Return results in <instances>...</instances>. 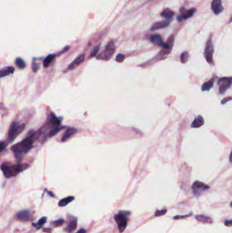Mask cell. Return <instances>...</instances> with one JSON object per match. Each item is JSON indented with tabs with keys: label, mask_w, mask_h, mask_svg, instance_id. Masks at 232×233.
<instances>
[{
	"label": "cell",
	"mask_w": 232,
	"mask_h": 233,
	"mask_svg": "<svg viewBox=\"0 0 232 233\" xmlns=\"http://www.w3.org/2000/svg\"><path fill=\"white\" fill-rule=\"evenodd\" d=\"M37 138V133L31 134L25 139L13 145L11 147V150L15 153V157L18 161H20L24 155L28 153L33 147V141Z\"/></svg>",
	"instance_id": "6da1fadb"
},
{
	"label": "cell",
	"mask_w": 232,
	"mask_h": 233,
	"mask_svg": "<svg viewBox=\"0 0 232 233\" xmlns=\"http://www.w3.org/2000/svg\"><path fill=\"white\" fill-rule=\"evenodd\" d=\"M29 167L27 164H13L10 162H4L2 164L1 169L6 178H11L16 176Z\"/></svg>",
	"instance_id": "7a4b0ae2"
},
{
	"label": "cell",
	"mask_w": 232,
	"mask_h": 233,
	"mask_svg": "<svg viewBox=\"0 0 232 233\" xmlns=\"http://www.w3.org/2000/svg\"><path fill=\"white\" fill-rule=\"evenodd\" d=\"M131 214L130 211H121L118 212V214L115 215L114 219L117 222L119 232L121 233L123 232L127 227L128 222V215Z\"/></svg>",
	"instance_id": "3957f363"
},
{
	"label": "cell",
	"mask_w": 232,
	"mask_h": 233,
	"mask_svg": "<svg viewBox=\"0 0 232 233\" xmlns=\"http://www.w3.org/2000/svg\"><path fill=\"white\" fill-rule=\"evenodd\" d=\"M25 124H19L16 121H14L10 127L8 139L9 142H12L25 129Z\"/></svg>",
	"instance_id": "277c9868"
},
{
	"label": "cell",
	"mask_w": 232,
	"mask_h": 233,
	"mask_svg": "<svg viewBox=\"0 0 232 233\" xmlns=\"http://www.w3.org/2000/svg\"><path fill=\"white\" fill-rule=\"evenodd\" d=\"M214 50V46L212 42V34H211L207 40L205 47V51H204V56H205L206 61L209 63H213Z\"/></svg>",
	"instance_id": "5b68a950"
},
{
	"label": "cell",
	"mask_w": 232,
	"mask_h": 233,
	"mask_svg": "<svg viewBox=\"0 0 232 233\" xmlns=\"http://www.w3.org/2000/svg\"><path fill=\"white\" fill-rule=\"evenodd\" d=\"M114 50H115V47H114V43L112 42H110V43L108 44V45L106 46V47H105V49L104 51L101 52L100 55L97 57V58L98 59L108 61L111 58L112 55H113Z\"/></svg>",
	"instance_id": "8992f818"
},
{
	"label": "cell",
	"mask_w": 232,
	"mask_h": 233,
	"mask_svg": "<svg viewBox=\"0 0 232 233\" xmlns=\"http://www.w3.org/2000/svg\"><path fill=\"white\" fill-rule=\"evenodd\" d=\"M218 85L219 86V92L223 94L232 85L231 77H223L218 80Z\"/></svg>",
	"instance_id": "52a82bcc"
},
{
	"label": "cell",
	"mask_w": 232,
	"mask_h": 233,
	"mask_svg": "<svg viewBox=\"0 0 232 233\" xmlns=\"http://www.w3.org/2000/svg\"><path fill=\"white\" fill-rule=\"evenodd\" d=\"M209 188L210 187L208 186V185H207L205 183H202V182L197 181L194 182V183L192 185L193 192L195 196H198L201 194L202 192L208 190Z\"/></svg>",
	"instance_id": "ba28073f"
},
{
	"label": "cell",
	"mask_w": 232,
	"mask_h": 233,
	"mask_svg": "<svg viewBox=\"0 0 232 233\" xmlns=\"http://www.w3.org/2000/svg\"><path fill=\"white\" fill-rule=\"evenodd\" d=\"M180 15L177 17V20L179 22L182 21L183 20L189 19L191 17H192L193 15L195 14L196 12V9L195 8H191L190 10H186L185 8H181L180 10Z\"/></svg>",
	"instance_id": "9c48e42d"
},
{
	"label": "cell",
	"mask_w": 232,
	"mask_h": 233,
	"mask_svg": "<svg viewBox=\"0 0 232 233\" xmlns=\"http://www.w3.org/2000/svg\"><path fill=\"white\" fill-rule=\"evenodd\" d=\"M174 35H172L170 36L169 39L168 40V42L164 44V45L162 46V50L161 53L163 55H167L171 51L172 49V47L174 45Z\"/></svg>",
	"instance_id": "30bf717a"
},
{
	"label": "cell",
	"mask_w": 232,
	"mask_h": 233,
	"mask_svg": "<svg viewBox=\"0 0 232 233\" xmlns=\"http://www.w3.org/2000/svg\"><path fill=\"white\" fill-rule=\"evenodd\" d=\"M211 8L215 15H219L224 11V8L222 6V0H213L211 3Z\"/></svg>",
	"instance_id": "8fae6325"
},
{
	"label": "cell",
	"mask_w": 232,
	"mask_h": 233,
	"mask_svg": "<svg viewBox=\"0 0 232 233\" xmlns=\"http://www.w3.org/2000/svg\"><path fill=\"white\" fill-rule=\"evenodd\" d=\"M170 21H171V19L170 20H165V21H159V22H157L154 23L151 27V29L152 31H154V30H157L160 29H164L167 28L170 24Z\"/></svg>",
	"instance_id": "7c38bea8"
},
{
	"label": "cell",
	"mask_w": 232,
	"mask_h": 233,
	"mask_svg": "<svg viewBox=\"0 0 232 233\" xmlns=\"http://www.w3.org/2000/svg\"><path fill=\"white\" fill-rule=\"evenodd\" d=\"M29 218H30V213H29V211L27 210V209L20 211L16 214V218L18 219L19 221H21V222L28 221L29 219Z\"/></svg>",
	"instance_id": "4fadbf2b"
},
{
	"label": "cell",
	"mask_w": 232,
	"mask_h": 233,
	"mask_svg": "<svg viewBox=\"0 0 232 233\" xmlns=\"http://www.w3.org/2000/svg\"><path fill=\"white\" fill-rule=\"evenodd\" d=\"M150 40H151V42L153 44H154L155 45L159 46H163L165 44L164 42H163L162 37L159 34L152 35L151 37H150Z\"/></svg>",
	"instance_id": "5bb4252c"
},
{
	"label": "cell",
	"mask_w": 232,
	"mask_h": 233,
	"mask_svg": "<svg viewBox=\"0 0 232 233\" xmlns=\"http://www.w3.org/2000/svg\"><path fill=\"white\" fill-rule=\"evenodd\" d=\"M84 59V54H81L79 56H78L77 58L75 59L72 62H71L69 66H68V69L71 70L74 69L75 67H77L78 66H79L80 64L83 62Z\"/></svg>",
	"instance_id": "9a60e30c"
},
{
	"label": "cell",
	"mask_w": 232,
	"mask_h": 233,
	"mask_svg": "<svg viewBox=\"0 0 232 233\" xmlns=\"http://www.w3.org/2000/svg\"><path fill=\"white\" fill-rule=\"evenodd\" d=\"M76 132H77V130L76 129V128H74V127L67 128V130L66 131V132H65L64 134L63 135L62 138H61V140H62L63 142L66 141L67 140L69 139V138H70L71 136H73L76 133Z\"/></svg>",
	"instance_id": "2e32d148"
},
{
	"label": "cell",
	"mask_w": 232,
	"mask_h": 233,
	"mask_svg": "<svg viewBox=\"0 0 232 233\" xmlns=\"http://www.w3.org/2000/svg\"><path fill=\"white\" fill-rule=\"evenodd\" d=\"M174 15H175V12L172 11V10H170V8L164 9L163 10V11L161 13V16H162V17H164L168 20L172 19Z\"/></svg>",
	"instance_id": "e0dca14e"
},
{
	"label": "cell",
	"mask_w": 232,
	"mask_h": 233,
	"mask_svg": "<svg viewBox=\"0 0 232 233\" xmlns=\"http://www.w3.org/2000/svg\"><path fill=\"white\" fill-rule=\"evenodd\" d=\"M204 123V120L202 116H197L191 124V127L194 128H197L202 126Z\"/></svg>",
	"instance_id": "ac0fdd59"
},
{
	"label": "cell",
	"mask_w": 232,
	"mask_h": 233,
	"mask_svg": "<svg viewBox=\"0 0 232 233\" xmlns=\"http://www.w3.org/2000/svg\"><path fill=\"white\" fill-rule=\"evenodd\" d=\"M15 71V68L11 66H8V67H3L0 71V74H1V77L3 78L6 76H8L10 74H11L14 72Z\"/></svg>",
	"instance_id": "d6986e66"
},
{
	"label": "cell",
	"mask_w": 232,
	"mask_h": 233,
	"mask_svg": "<svg viewBox=\"0 0 232 233\" xmlns=\"http://www.w3.org/2000/svg\"><path fill=\"white\" fill-rule=\"evenodd\" d=\"M77 228V218L74 219L68 224L67 227L65 228V231L67 232H71L74 231Z\"/></svg>",
	"instance_id": "ffe728a7"
},
{
	"label": "cell",
	"mask_w": 232,
	"mask_h": 233,
	"mask_svg": "<svg viewBox=\"0 0 232 233\" xmlns=\"http://www.w3.org/2000/svg\"><path fill=\"white\" fill-rule=\"evenodd\" d=\"M74 200V196H68L67 198H65L62 200H61L59 202V204L58 205L59 207H65V206L67 205L69 203H70L71 202H72Z\"/></svg>",
	"instance_id": "44dd1931"
},
{
	"label": "cell",
	"mask_w": 232,
	"mask_h": 233,
	"mask_svg": "<svg viewBox=\"0 0 232 233\" xmlns=\"http://www.w3.org/2000/svg\"><path fill=\"white\" fill-rule=\"evenodd\" d=\"M195 218L197 221L202 222V223H212L213 222V220L211 219L210 218L207 217V216L203 215H196Z\"/></svg>",
	"instance_id": "7402d4cb"
},
{
	"label": "cell",
	"mask_w": 232,
	"mask_h": 233,
	"mask_svg": "<svg viewBox=\"0 0 232 233\" xmlns=\"http://www.w3.org/2000/svg\"><path fill=\"white\" fill-rule=\"evenodd\" d=\"M213 85H214V79H211L206 83H204L202 87V91H203V92H204V91H209L213 87Z\"/></svg>",
	"instance_id": "603a6c76"
},
{
	"label": "cell",
	"mask_w": 232,
	"mask_h": 233,
	"mask_svg": "<svg viewBox=\"0 0 232 233\" xmlns=\"http://www.w3.org/2000/svg\"><path fill=\"white\" fill-rule=\"evenodd\" d=\"M46 220H47V218L46 217H42V218L39 219V221L37 222V223H33L32 226H34V227H36V229L39 230L41 228H42V226L44 224H45V223L46 222Z\"/></svg>",
	"instance_id": "cb8c5ba5"
},
{
	"label": "cell",
	"mask_w": 232,
	"mask_h": 233,
	"mask_svg": "<svg viewBox=\"0 0 232 233\" xmlns=\"http://www.w3.org/2000/svg\"><path fill=\"white\" fill-rule=\"evenodd\" d=\"M54 57H55V55H53V54H51V55H48L46 57V58H45V59L44 60V62H43L44 66L45 67H49L50 65L51 62H53V60L54 59Z\"/></svg>",
	"instance_id": "d4e9b609"
},
{
	"label": "cell",
	"mask_w": 232,
	"mask_h": 233,
	"mask_svg": "<svg viewBox=\"0 0 232 233\" xmlns=\"http://www.w3.org/2000/svg\"><path fill=\"white\" fill-rule=\"evenodd\" d=\"M15 63L16 66L20 69H24L26 67V63L25 62V61H24L23 59L20 58V57H19V58H17L16 59Z\"/></svg>",
	"instance_id": "484cf974"
},
{
	"label": "cell",
	"mask_w": 232,
	"mask_h": 233,
	"mask_svg": "<svg viewBox=\"0 0 232 233\" xmlns=\"http://www.w3.org/2000/svg\"><path fill=\"white\" fill-rule=\"evenodd\" d=\"M189 53L188 52H183L181 55H180V61H181V62L183 63H185L187 61H188V59H189Z\"/></svg>",
	"instance_id": "4316f807"
},
{
	"label": "cell",
	"mask_w": 232,
	"mask_h": 233,
	"mask_svg": "<svg viewBox=\"0 0 232 233\" xmlns=\"http://www.w3.org/2000/svg\"><path fill=\"white\" fill-rule=\"evenodd\" d=\"M100 45H99L97 46H96L95 47H94V48L93 49V50H91V54H90V57H94L97 55V53H98L99 50H100Z\"/></svg>",
	"instance_id": "83f0119b"
},
{
	"label": "cell",
	"mask_w": 232,
	"mask_h": 233,
	"mask_svg": "<svg viewBox=\"0 0 232 233\" xmlns=\"http://www.w3.org/2000/svg\"><path fill=\"white\" fill-rule=\"evenodd\" d=\"M64 223V219H59L57 220L53 221V225L54 226V227H58V226H60L62 225Z\"/></svg>",
	"instance_id": "f1b7e54d"
},
{
	"label": "cell",
	"mask_w": 232,
	"mask_h": 233,
	"mask_svg": "<svg viewBox=\"0 0 232 233\" xmlns=\"http://www.w3.org/2000/svg\"><path fill=\"white\" fill-rule=\"evenodd\" d=\"M125 58V56L124 55H122V54H118L117 57H116V61L118 63H121L123 62Z\"/></svg>",
	"instance_id": "f546056e"
},
{
	"label": "cell",
	"mask_w": 232,
	"mask_h": 233,
	"mask_svg": "<svg viewBox=\"0 0 232 233\" xmlns=\"http://www.w3.org/2000/svg\"><path fill=\"white\" fill-rule=\"evenodd\" d=\"M166 213H167V209H163V210H160V211L157 210L155 213V216H156V217H158V216L163 215H165Z\"/></svg>",
	"instance_id": "4dcf8cb0"
},
{
	"label": "cell",
	"mask_w": 232,
	"mask_h": 233,
	"mask_svg": "<svg viewBox=\"0 0 232 233\" xmlns=\"http://www.w3.org/2000/svg\"><path fill=\"white\" fill-rule=\"evenodd\" d=\"M39 68H40L39 64H37L36 62H33L32 63V70L33 71V72H37V71H38Z\"/></svg>",
	"instance_id": "1f68e13d"
},
{
	"label": "cell",
	"mask_w": 232,
	"mask_h": 233,
	"mask_svg": "<svg viewBox=\"0 0 232 233\" xmlns=\"http://www.w3.org/2000/svg\"><path fill=\"white\" fill-rule=\"evenodd\" d=\"M192 215L191 213L190 214H188V215H176L175 216L174 218V219H183V218H185L186 217H189V216H191Z\"/></svg>",
	"instance_id": "d6a6232c"
},
{
	"label": "cell",
	"mask_w": 232,
	"mask_h": 233,
	"mask_svg": "<svg viewBox=\"0 0 232 233\" xmlns=\"http://www.w3.org/2000/svg\"><path fill=\"white\" fill-rule=\"evenodd\" d=\"M225 225L227 226H232V219H230V220H226L225 221Z\"/></svg>",
	"instance_id": "836d02e7"
},
{
	"label": "cell",
	"mask_w": 232,
	"mask_h": 233,
	"mask_svg": "<svg viewBox=\"0 0 232 233\" xmlns=\"http://www.w3.org/2000/svg\"><path fill=\"white\" fill-rule=\"evenodd\" d=\"M43 231H44V232H47V233H50L51 232H52V230H51L50 228H44V229H43Z\"/></svg>",
	"instance_id": "e575fe53"
},
{
	"label": "cell",
	"mask_w": 232,
	"mask_h": 233,
	"mask_svg": "<svg viewBox=\"0 0 232 233\" xmlns=\"http://www.w3.org/2000/svg\"><path fill=\"white\" fill-rule=\"evenodd\" d=\"M228 100H232V97H227V98H225V99H223V101H222V104H225L226 102H228V101H229Z\"/></svg>",
	"instance_id": "d590c367"
},
{
	"label": "cell",
	"mask_w": 232,
	"mask_h": 233,
	"mask_svg": "<svg viewBox=\"0 0 232 233\" xmlns=\"http://www.w3.org/2000/svg\"><path fill=\"white\" fill-rule=\"evenodd\" d=\"M76 233H87V231L86 230H84V228H81Z\"/></svg>",
	"instance_id": "8d00e7d4"
},
{
	"label": "cell",
	"mask_w": 232,
	"mask_h": 233,
	"mask_svg": "<svg viewBox=\"0 0 232 233\" xmlns=\"http://www.w3.org/2000/svg\"><path fill=\"white\" fill-rule=\"evenodd\" d=\"M5 147H6V144L3 143V142H2V143H1V151H2L3 149H4Z\"/></svg>",
	"instance_id": "74e56055"
},
{
	"label": "cell",
	"mask_w": 232,
	"mask_h": 233,
	"mask_svg": "<svg viewBox=\"0 0 232 233\" xmlns=\"http://www.w3.org/2000/svg\"><path fill=\"white\" fill-rule=\"evenodd\" d=\"M230 161L231 163H232V151L231 152V154L230 155Z\"/></svg>",
	"instance_id": "f35d334b"
},
{
	"label": "cell",
	"mask_w": 232,
	"mask_h": 233,
	"mask_svg": "<svg viewBox=\"0 0 232 233\" xmlns=\"http://www.w3.org/2000/svg\"><path fill=\"white\" fill-rule=\"evenodd\" d=\"M48 193H49V194L50 195L51 197H54V195L51 192H48Z\"/></svg>",
	"instance_id": "ab89813d"
},
{
	"label": "cell",
	"mask_w": 232,
	"mask_h": 233,
	"mask_svg": "<svg viewBox=\"0 0 232 233\" xmlns=\"http://www.w3.org/2000/svg\"><path fill=\"white\" fill-rule=\"evenodd\" d=\"M230 23H232V16H231V19L230 20V22H229Z\"/></svg>",
	"instance_id": "60d3db41"
},
{
	"label": "cell",
	"mask_w": 232,
	"mask_h": 233,
	"mask_svg": "<svg viewBox=\"0 0 232 233\" xmlns=\"http://www.w3.org/2000/svg\"><path fill=\"white\" fill-rule=\"evenodd\" d=\"M231 207H232V202H231Z\"/></svg>",
	"instance_id": "b9f144b4"
}]
</instances>
